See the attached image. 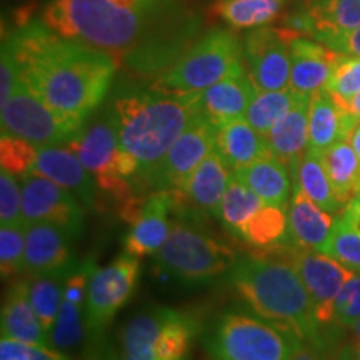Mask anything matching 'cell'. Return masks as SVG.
<instances>
[{
  "instance_id": "obj_13",
  "label": "cell",
  "mask_w": 360,
  "mask_h": 360,
  "mask_svg": "<svg viewBox=\"0 0 360 360\" xmlns=\"http://www.w3.org/2000/svg\"><path fill=\"white\" fill-rule=\"evenodd\" d=\"M215 150V127L199 112L192 117L187 129L172 143L160 165L148 180V188L179 192L193 170Z\"/></svg>"
},
{
  "instance_id": "obj_39",
  "label": "cell",
  "mask_w": 360,
  "mask_h": 360,
  "mask_svg": "<svg viewBox=\"0 0 360 360\" xmlns=\"http://www.w3.org/2000/svg\"><path fill=\"white\" fill-rule=\"evenodd\" d=\"M39 154V146L15 137L11 134H2L0 137V165L15 177H25L32 170Z\"/></svg>"
},
{
  "instance_id": "obj_55",
  "label": "cell",
  "mask_w": 360,
  "mask_h": 360,
  "mask_svg": "<svg viewBox=\"0 0 360 360\" xmlns=\"http://www.w3.org/2000/svg\"><path fill=\"white\" fill-rule=\"evenodd\" d=\"M122 360H137V359H132V357H129V355H124Z\"/></svg>"
},
{
  "instance_id": "obj_45",
  "label": "cell",
  "mask_w": 360,
  "mask_h": 360,
  "mask_svg": "<svg viewBox=\"0 0 360 360\" xmlns=\"http://www.w3.org/2000/svg\"><path fill=\"white\" fill-rule=\"evenodd\" d=\"M319 42L326 44L332 51L344 53V56L360 57V27L347 30V32L332 35V37H327L323 40H319Z\"/></svg>"
},
{
  "instance_id": "obj_21",
  "label": "cell",
  "mask_w": 360,
  "mask_h": 360,
  "mask_svg": "<svg viewBox=\"0 0 360 360\" xmlns=\"http://www.w3.org/2000/svg\"><path fill=\"white\" fill-rule=\"evenodd\" d=\"M255 94L257 87L247 74L245 65H242L200 94V112L217 129L233 119L245 117Z\"/></svg>"
},
{
  "instance_id": "obj_3",
  "label": "cell",
  "mask_w": 360,
  "mask_h": 360,
  "mask_svg": "<svg viewBox=\"0 0 360 360\" xmlns=\"http://www.w3.org/2000/svg\"><path fill=\"white\" fill-rule=\"evenodd\" d=\"M199 112L200 94L177 96L152 85H130L115 94L105 115L114 125L120 147L139 162L137 191L148 188L152 174Z\"/></svg>"
},
{
  "instance_id": "obj_10",
  "label": "cell",
  "mask_w": 360,
  "mask_h": 360,
  "mask_svg": "<svg viewBox=\"0 0 360 360\" xmlns=\"http://www.w3.org/2000/svg\"><path fill=\"white\" fill-rule=\"evenodd\" d=\"M2 134L45 146H67L84 130L80 120L53 110L24 84L17 85L12 97L0 105Z\"/></svg>"
},
{
  "instance_id": "obj_49",
  "label": "cell",
  "mask_w": 360,
  "mask_h": 360,
  "mask_svg": "<svg viewBox=\"0 0 360 360\" xmlns=\"http://www.w3.org/2000/svg\"><path fill=\"white\" fill-rule=\"evenodd\" d=\"M349 142H350V146L354 147L355 154H357V157L360 159V120H359V124L355 125V129L352 130V132H350Z\"/></svg>"
},
{
  "instance_id": "obj_4",
  "label": "cell",
  "mask_w": 360,
  "mask_h": 360,
  "mask_svg": "<svg viewBox=\"0 0 360 360\" xmlns=\"http://www.w3.org/2000/svg\"><path fill=\"white\" fill-rule=\"evenodd\" d=\"M229 283L260 319L299 339L328 344L307 287L289 257H238L229 272Z\"/></svg>"
},
{
  "instance_id": "obj_44",
  "label": "cell",
  "mask_w": 360,
  "mask_h": 360,
  "mask_svg": "<svg viewBox=\"0 0 360 360\" xmlns=\"http://www.w3.org/2000/svg\"><path fill=\"white\" fill-rule=\"evenodd\" d=\"M20 84L19 65L11 44L7 40L2 42V60H0V105H4L12 94L15 92L17 85Z\"/></svg>"
},
{
  "instance_id": "obj_6",
  "label": "cell",
  "mask_w": 360,
  "mask_h": 360,
  "mask_svg": "<svg viewBox=\"0 0 360 360\" xmlns=\"http://www.w3.org/2000/svg\"><path fill=\"white\" fill-rule=\"evenodd\" d=\"M87 170L96 179L97 188L120 209L141 197L135 187L139 175V162L120 147L114 125L103 115L84 129L70 143H67Z\"/></svg>"
},
{
  "instance_id": "obj_28",
  "label": "cell",
  "mask_w": 360,
  "mask_h": 360,
  "mask_svg": "<svg viewBox=\"0 0 360 360\" xmlns=\"http://www.w3.org/2000/svg\"><path fill=\"white\" fill-rule=\"evenodd\" d=\"M215 152L232 170L245 167L272 154L267 139L252 127L245 117L233 119L215 129Z\"/></svg>"
},
{
  "instance_id": "obj_23",
  "label": "cell",
  "mask_w": 360,
  "mask_h": 360,
  "mask_svg": "<svg viewBox=\"0 0 360 360\" xmlns=\"http://www.w3.org/2000/svg\"><path fill=\"white\" fill-rule=\"evenodd\" d=\"M334 225V215L315 204L302 188L294 186L287 207V237L292 247L319 250Z\"/></svg>"
},
{
  "instance_id": "obj_12",
  "label": "cell",
  "mask_w": 360,
  "mask_h": 360,
  "mask_svg": "<svg viewBox=\"0 0 360 360\" xmlns=\"http://www.w3.org/2000/svg\"><path fill=\"white\" fill-rule=\"evenodd\" d=\"M299 35L282 27L252 29L242 42V58L247 74L259 90L290 87V40Z\"/></svg>"
},
{
  "instance_id": "obj_47",
  "label": "cell",
  "mask_w": 360,
  "mask_h": 360,
  "mask_svg": "<svg viewBox=\"0 0 360 360\" xmlns=\"http://www.w3.org/2000/svg\"><path fill=\"white\" fill-rule=\"evenodd\" d=\"M340 217L344 219L345 222H347L355 232L360 233V210H357L352 205H347V207H345L344 212L340 214Z\"/></svg>"
},
{
  "instance_id": "obj_32",
  "label": "cell",
  "mask_w": 360,
  "mask_h": 360,
  "mask_svg": "<svg viewBox=\"0 0 360 360\" xmlns=\"http://www.w3.org/2000/svg\"><path fill=\"white\" fill-rule=\"evenodd\" d=\"M238 238L252 247L274 250L278 245H290L287 237V209L264 204L244 225Z\"/></svg>"
},
{
  "instance_id": "obj_52",
  "label": "cell",
  "mask_w": 360,
  "mask_h": 360,
  "mask_svg": "<svg viewBox=\"0 0 360 360\" xmlns=\"http://www.w3.org/2000/svg\"><path fill=\"white\" fill-rule=\"evenodd\" d=\"M352 332L355 337V344H360V321L352 327Z\"/></svg>"
},
{
  "instance_id": "obj_14",
  "label": "cell",
  "mask_w": 360,
  "mask_h": 360,
  "mask_svg": "<svg viewBox=\"0 0 360 360\" xmlns=\"http://www.w3.org/2000/svg\"><path fill=\"white\" fill-rule=\"evenodd\" d=\"M22 219L24 224H52L79 237L85 222V207L69 191L42 175L22 177Z\"/></svg>"
},
{
  "instance_id": "obj_37",
  "label": "cell",
  "mask_w": 360,
  "mask_h": 360,
  "mask_svg": "<svg viewBox=\"0 0 360 360\" xmlns=\"http://www.w3.org/2000/svg\"><path fill=\"white\" fill-rule=\"evenodd\" d=\"M319 252L360 274V233L355 232L342 217L335 220L330 236Z\"/></svg>"
},
{
  "instance_id": "obj_8",
  "label": "cell",
  "mask_w": 360,
  "mask_h": 360,
  "mask_svg": "<svg viewBox=\"0 0 360 360\" xmlns=\"http://www.w3.org/2000/svg\"><path fill=\"white\" fill-rule=\"evenodd\" d=\"M199 323L170 307L134 315L122 330L124 355L137 360H187Z\"/></svg>"
},
{
  "instance_id": "obj_56",
  "label": "cell",
  "mask_w": 360,
  "mask_h": 360,
  "mask_svg": "<svg viewBox=\"0 0 360 360\" xmlns=\"http://www.w3.org/2000/svg\"><path fill=\"white\" fill-rule=\"evenodd\" d=\"M281 2H283V0H281Z\"/></svg>"
},
{
  "instance_id": "obj_25",
  "label": "cell",
  "mask_w": 360,
  "mask_h": 360,
  "mask_svg": "<svg viewBox=\"0 0 360 360\" xmlns=\"http://www.w3.org/2000/svg\"><path fill=\"white\" fill-rule=\"evenodd\" d=\"M312 96L300 94L294 107L265 135L269 148L294 175L309 147V114Z\"/></svg>"
},
{
  "instance_id": "obj_31",
  "label": "cell",
  "mask_w": 360,
  "mask_h": 360,
  "mask_svg": "<svg viewBox=\"0 0 360 360\" xmlns=\"http://www.w3.org/2000/svg\"><path fill=\"white\" fill-rule=\"evenodd\" d=\"M292 180H294V186L302 188L315 204L332 215L342 214L345 210V207L337 200L321 154L305 152L295 174L292 175Z\"/></svg>"
},
{
  "instance_id": "obj_30",
  "label": "cell",
  "mask_w": 360,
  "mask_h": 360,
  "mask_svg": "<svg viewBox=\"0 0 360 360\" xmlns=\"http://www.w3.org/2000/svg\"><path fill=\"white\" fill-rule=\"evenodd\" d=\"M305 8L312 19L315 40L360 27V0H310Z\"/></svg>"
},
{
  "instance_id": "obj_41",
  "label": "cell",
  "mask_w": 360,
  "mask_h": 360,
  "mask_svg": "<svg viewBox=\"0 0 360 360\" xmlns=\"http://www.w3.org/2000/svg\"><path fill=\"white\" fill-rule=\"evenodd\" d=\"M0 224H24V219H22V180L7 170L0 172Z\"/></svg>"
},
{
  "instance_id": "obj_51",
  "label": "cell",
  "mask_w": 360,
  "mask_h": 360,
  "mask_svg": "<svg viewBox=\"0 0 360 360\" xmlns=\"http://www.w3.org/2000/svg\"><path fill=\"white\" fill-rule=\"evenodd\" d=\"M92 360H119V359H117V355L112 352H101V354H97Z\"/></svg>"
},
{
  "instance_id": "obj_18",
  "label": "cell",
  "mask_w": 360,
  "mask_h": 360,
  "mask_svg": "<svg viewBox=\"0 0 360 360\" xmlns=\"http://www.w3.org/2000/svg\"><path fill=\"white\" fill-rule=\"evenodd\" d=\"M30 174L42 175L69 191L85 209L96 205L97 184L92 174L79 159V155L67 146L39 147L37 159Z\"/></svg>"
},
{
  "instance_id": "obj_46",
  "label": "cell",
  "mask_w": 360,
  "mask_h": 360,
  "mask_svg": "<svg viewBox=\"0 0 360 360\" xmlns=\"http://www.w3.org/2000/svg\"><path fill=\"white\" fill-rule=\"evenodd\" d=\"M327 349V342L297 339L289 360H326Z\"/></svg>"
},
{
  "instance_id": "obj_38",
  "label": "cell",
  "mask_w": 360,
  "mask_h": 360,
  "mask_svg": "<svg viewBox=\"0 0 360 360\" xmlns=\"http://www.w3.org/2000/svg\"><path fill=\"white\" fill-rule=\"evenodd\" d=\"M25 237V224L0 227V274H2L4 281L17 276V274H24Z\"/></svg>"
},
{
  "instance_id": "obj_40",
  "label": "cell",
  "mask_w": 360,
  "mask_h": 360,
  "mask_svg": "<svg viewBox=\"0 0 360 360\" xmlns=\"http://www.w3.org/2000/svg\"><path fill=\"white\" fill-rule=\"evenodd\" d=\"M337 101H349L360 92V57L344 56L326 87Z\"/></svg>"
},
{
  "instance_id": "obj_16",
  "label": "cell",
  "mask_w": 360,
  "mask_h": 360,
  "mask_svg": "<svg viewBox=\"0 0 360 360\" xmlns=\"http://www.w3.org/2000/svg\"><path fill=\"white\" fill-rule=\"evenodd\" d=\"M175 205V193L170 191H154L143 197L137 209L129 215V231L124 236L125 254L142 259L155 255L167 240L172 220L170 210Z\"/></svg>"
},
{
  "instance_id": "obj_53",
  "label": "cell",
  "mask_w": 360,
  "mask_h": 360,
  "mask_svg": "<svg viewBox=\"0 0 360 360\" xmlns=\"http://www.w3.org/2000/svg\"><path fill=\"white\" fill-rule=\"evenodd\" d=\"M349 205H352V207H355V209H357V210H360V192L357 193V197H355V199H354L352 202H350Z\"/></svg>"
},
{
  "instance_id": "obj_9",
  "label": "cell",
  "mask_w": 360,
  "mask_h": 360,
  "mask_svg": "<svg viewBox=\"0 0 360 360\" xmlns=\"http://www.w3.org/2000/svg\"><path fill=\"white\" fill-rule=\"evenodd\" d=\"M154 257L170 277L191 283L212 281L231 272L238 259L232 247L180 220H172L167 240Z\"/></svg>"
},
{
  "instance_id": "obj_19",
  "label": "cell",
  "mask_w": 360,
  "mask_h": 360,
  "mask_svg": "<svg viewBox=\"0 0 360 360\" xmlns=\"http://www.w3.org/2000/svg\"><path fill=\"white\" fill-rule=\"evenodd\" d=\"M74 237L52 224H29L25 237L24 274L27 277L65 272L74 267L70 242Z\"/></svg>"
},
{
  "instance_id": "obj_2",
  "label": "cell",
  "mask_w": 360,
  "mask_h": 360,
  "mask_svg": "<svg viewBox=\"0 0 360 360\" xmlns=\"http://www.w3.org/2000/svg\"><path fill=\"white\" fill-rule=\"evenodd\" d=\"M6 40L20 82L53 110L85 122L109 94L119 67L110 53L62 37L42 20L20 27Z\"/></svg>"
},
{
  "instance_id": "obj_7",
  "label": "cell",
  "mask_w": 360,
  "mask_h": 360,
  "mask_svg": "<svg viewBox=\"0 0 360 360\" xmlns=\"http://www.w3.org/2000/svg\"><path fill=\"white\" fill-rule=\"evenodd\" d=\"M297 339L255 314L225 312L207 330L204 345L214 360H289Z\"/></svg>"
},
{
  "instance_id": "obj_36",
  "label": "cell",
  "mask_w": 360,
  "mask_h": 360,
  "mask_svg": "<svg viewBox=\"0 0 360 360\" xmlns=\"http://www.w3.org/2000/svg\"><path fill=\"white\" fill-rule=\"evenodd\" d=\"M265 204L254 191H250L245 184L237 180L232 175L227 192H225L222 204H220L219 220L225 225L229 232L238 237L249 219Z\"/></svg>"
},
{
  "instance_id": "obj_26",
  "label": "cell",
  "mask_w": 360,
  "mask_h": 360,
  "mask_svg": "<svg viewBox=\"0 0 360 360\" xmlns=\"http://www.w3.org/2000/svg\"><path fill=\"white\" fill-rule=\"evenodd\" d=\"M232 175L233 170L214 150L188 175L184 187L177 193H182L191 204L219 219L220 204H222Z\"/></svg>"
},
{
  "instance_id": "obj_48",
  "label": "cell",
  "mask_w": 360,
  "mask_h": 360,
  "mask_svg": "<svg viewBox=\"0 0 360 360\" xmlns=\"http://www.w3.org/2000/svg\"><path fill=\"white\" fill-rule=\"evenodd\" d=\"M342 105V109L347 110L349 114H352L357 117V119H360V92L357 94V96L349 98V101H337Z\"/></svg>"
},
{
  "instance_id": "obj_35",
  "label": "cell",
  "mask_w": 360,
  "mask_h": 360,
  "mask_svg": "<svg viewBox=\"0 0 360 360\" xmlns=\"http://www.w3.org/2000/svg\"><path fill=\"white\" fill-rule=\"evenodd\" d=\"M300 94L289 89L283 90H259L252 98L245 119L260 135H267L276 124L289 112Z\"/></svg>"
},
{
  "instance_id": "obj_29",
  "label": "cell",
  "mask_w": 360,
  "mask_h": 360,
  "mask_svg": "<svg viewBox=\"0 0 360 360\" xmlns=\"http://www.w3.org/2000/svg\"><path fill=\"white\" fill-rule=\"evenodd\" d=\"M322 162L337 200L347 207L360 192V159L349 139H342L328 147L322 154Z\"/></svg>"
},
{
  "instance_id": "obj_42",
  "label": "cell",
  "mask_w": 360,
  "mask_h": 360,
  "mask_svg": "<svg viewBox=\"0 0 360 360\" xmlns=\"http://www.w3.org/2000/svg\"><path fill=\"white\" fill-rule=\"evenodd\" d=\"M360 321V274L355 272L344 283L335 300L334 323L352 328Z\"/></svg>"
},
{
  "instance_id": "obj_54",
  "label": "cell",
  "mask_w": 360,
  "mask_h": 360,
  "mask_svg": "<svg viewBox=\"0 0 360 360\" xmlns=\"http://www.w3.org/2000/svg\"><path fill=\"white\" fill-rule=\"evenodd\" d=\"M354 347H355V359L360 360V344H355Z\"/></svg>"
},
{
  "instance_id": "obj_34",
  "label": "cell",
  "mask_w": 360,
  "mask_h": 360,
  "mask_svg": "<svg viewBox=\"0 0 360 360\" xmlns=\"http://www.w3.org/2000/svg\"><path fill=\"white\" fill-rule=\"evenodd\" d=\"M72 269L65 270V272L47 274V276L27 277L29 278V299L49 337L52 334V328L56 326L58 312H60L65 281Z\"/></svg>"
},
{
  "instance_id": "obj_22",
  "label": "cell",
  "mask_w": 360,
  "mask_h": 360,
  "mask_svg": "<svg viewBox=\"0 0 360 360\" xmlns=\"http://www.w3.org/2000/svg\"><path fill=\"white\" fill-rule=\"evenodd\" d=\"M357 117L342 109L337 98L327 89L312 94L309 114V152L323 154L349 135L359 124Z\"/></svg>"
},
{
  "instance_id": "obj_1",
  "label": "cell",
  "mask_w": 360,
  "mask_h": 360,
  "mask_svg": "<svg viewBox=\"0 0 360 360\" xmlns=\"http://www.w3.org/2000/svg\"><path fill=\"white\" fill-rule=\"evenodd\" d=\"M42 22L110 53L139 77L155 79L195 44L200 29L187 0H52Z\"/></svg>"
},
{
  "instance_id": "obj_24",
  "label": "cell",
  "mask_w": 360,
  "mask_h": 360,
  "mask_svg": "<svg viewBox=\"0 0 360 360\" xmlns=\"http://www.w3.org/2000/svg\"><path fill=\"white\" fill-rule=\"evenodd\" d=\"M0 323L2 337L30 345H51V337L45 332L29 299V278H22L8 287Z\"/></svg>"
},
{
  "instance_id": "obj_43",
  "label": "cell",
  "mask_w": 360,
  "mask_h": 360,
  "mask_svg": "<svg viewBox=\"0 0 360 360\" xmlns=\"http://www.w3.org/2000/svg\"><path fill=\"white\" fill-rule=\"evenodd\" d=\"M0 360H72L62 350L51 345H30L7 337L0 340Z\"/></svg>"
},
{
  "instance_id": "obj_15",
  "label": "cell",
  "mask_w": 360,
  "mask_h": 360,
  "mask_svg": "<svg viewBox=\"0 0 360 360\" xmlns=\"http://www.w3.org/2000/svg\"><path fill=\"white\" fill-rule=\"evenodd\" d=\"M285 254L307 287L319 326L327 327L334 323L337 295L354 276V270L319 250L289 245Z\"/></svg>"
},
{
  "instance_id": "obj_27",
  "label": "cell",
  "mask_w": 360,
  "mask_h": 360,
  "mask_svg": "<svg viewBox=\"0 0 360 360\" xmlns=\"http://www.w3.org/2000/svg\"><path fill=\"white\" fill-rule=\"evenodd\" d=\"M233 177L257 193L265 204L282 209L289 207L294 180L290 169L274 154L233 170Z\"/></svg>"
},
{
  "instance_id": "obj_17",
  "label": "cell",
  "mask_w": 360,
  "mask_h": 360,
  "mask_svg": "<svg viewBox=\"0 0 360 360\" xmlns=\"http://www.w3.org/2000/svg\"><path fill=\"white\" fill-rule=\"evenodd\" d=\"M96 264L92 259L77 262L65 281L64 300L60 312L51 334V345L62 352H70L80 347L87 335L85 305H87V287Z\"/></svg>"
},
{
  "instance_id": "obj_50",
  "label": "cell",
  "mask_w": 360,
  "mask_h": 360,
  "mask_svg": "<svg viewBox=\"0 0 360 360\" xmlns=\"http://www.w3.org/2000/svg\"><path fill=\"white\" fill-rule=\"evenodd\" d=\"M334 360H357L355 359V347L354 345H345L339 350Z\"/></svg>"
},
{
  "instance_id": "obj_20",
  "label": "cell",
  "mask_w": 360,
  "mask_h": 360,
  "mask_svg": "<svg viewBox=\"0 0 360 360\" xmlns=\"http://www.w3.org/2000/svg\"><path fill=\"white\" fill-rule=\"evenodd\" d=\"M290 89L297 94L312 96L326 89L335 65L344 53H339L319 42L314 37H299L290 40Z\"/></svg>"
},
{
  "instance_id": "obj_33",
  "label": "cell",
  "mask_w": 360,
  "mask_h": 360,
  "mask_svg": "<svg viewBox=\"0 0 360 360\" xmlns=\"http://www.w3.org/2000/svg\"><path fill=\"white\" fill-rule=\"evenodd\" d=\"M281 0H217L212 12L233 29H259L281 15Z\"/></svg>"
},
{
  "instance_id": "obj_5",
  "label": "cell",
  "mask_w": 360,
  "mask_h": 360,
  "mask_svg": "<svg viewBox=\"0 0 360 360\" xmlns=\"http://www.w3.org/2000/svg\"><path fill=\"white\" fill-rule=\"evenodd\" d=\"M244 65L242 42L227 29H214L197 40L150 85L177 96L202 94Z\"/></svg>"
},
{
  "instance_id": "obj_11",
  "label": "cell",
  "mask_w": 360,
  "mask_h": 360,
  "mask_svg": "<svg viewBox=\"0 0 360 360\" xmlns=\"http://www.w3.org/2000/svg\"><path fill=\"white\" fill-rule=\"evenodd\" d=\"M139 274V259L125 252L110 264L94 269L85 305V322L90 335L98 337L109 327L112 319L132 297Z\"/></svg>"
}]
</instances>
